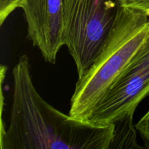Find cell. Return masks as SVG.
Instances as JSON below:
<instances>
[{"instance_id":"cell-2","label":"cell","mask_w":149,"mask_h":149,"mask_svg":"<svg viewBox=\"0 0 149 149\" xmlns=\"http://www.w3.org/2000/svg\"><path fill=\"white\" fill-rule=\"evenodd\" d=\"M148 34L149 16L119 7L116 21L101 51L76 84L69 115L80 120L88 119Z\"/></svg>"},{"instance_id":"cell-5","label":"cell","mask_w":149,"mask_h":149,"mask_svg":"<svg viewBox=\"0 0 149 149\" xmlns=\"http://www.w3.org/2000/svg\"><path fill=\"white\" fill-rule=\"evenodd\" d=\"M27 36L45 61L55 63L64 44L63 0H24Z\"/></svg>"},{"instance_id":"cell-8","label":"cell","mask_w":149,"mask_h":149,"mask_svg":"<svg viewBox=\"0 0 149 149\" xmlns=\"http://www.w3.org/2000/svg\"><path fill=\"white\" fill-rule=\"evenodd\" d=\"M119 5L142 12L149 16V0H119Z\"/></svg>"},{"instance_id":"cell-1","label":"cell","mask_w":149,"mask_h":149,"mask_svg":"<svg viewBox=\"0 0 149 149\" xmlns=\"http://www.w3.org/2000/svg\"><path fill=\"white\" fill-rule=\"evenodd\" d=\"M9 125L1 133V149H109L113 125L80 120L45 101L35 87L26 55L13 69Z\"/></svg>"},{"instance_id":"cell-4","label":"cell","mask_w":149,"mask_h":149,"mask_svg":"<svg viewBox=\"0 0 149 149\" xmlns=\"http://www.w3.org/2000/svg\"><path fill=\"white\" fill-rule=\"evenodd\" d=\"M149 95V34L141 47L120 74L87 120L111 125L134 114L138 105Z\"/></svg>"},{"instance_id":"cell-7","label":"cell","mask_w":149,"mask_h":149,"mask_svg":"<svg viewBox=\"0 0 149 149\" xmlns=\"http://www.w3.org/2000/svg\"><path fill=\"white\" fill-rule=\"evenodd\" d=\"M24 0H0V24L2 26L7 17L17 8H21Z\"/></svg>"},{"instance_id":"cell-9","label":"cell","mask_w":149,"mask_h":149,"mask_svg":"<svg viewBox=\"0 0 149 149\" xmlns=\"http://www.w3.org/2000/svg\"><path fill=\"white\" fill-rule=\"evenodd\" d=\"M137 131L140 133L146 148H149V110L135 125Z\"/></svg>"},{"instance_id":"cell-3","label":"cell","mask_w":149,"mask_h":149,"mask_svg":"<svg viewBox=\"0 0 149 149\" xmlns=\"http://www.w3.org/2000/svg\"><path fill=\"white\" fill-rule=\"evenodd\" d=\"M119 0H63L64 44L82 77L101 51L117 16Z\"/></svg>"},{"instance_id":"cell-6","label":"cell","mask_w":149,"mask_h":149,"mask_svg":"<svg viewBox=\"0 0 149 149\" xmlns=\"http://www.w3.org/2000/svg\"><path fill=\"white\" fill-rule=\"evenodd\" d=\"M133 116L134 114L127 115L113 122V137L110 148H142L137 142V130L133 125Z\"/></svg>"}]
</instances>
